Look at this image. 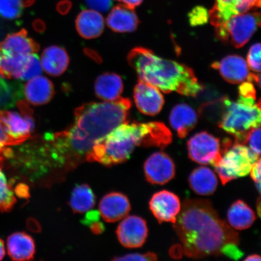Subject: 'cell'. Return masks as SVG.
I'll list each match as a JSON object with an SVG mask.
<instances>
[{
  "label": "cell",
  "instance_id": "cell-39",
  "mask_svg": "<svg viewBox=\"0 0 261 261\" xmlns=\"http://www.w3.org/2000/svg\"><path fill=\"white\" fill-rule=\"evenodd\" d=\"M239 95L256 99V90L252 82H243L239 87Z\"/></svg>",
  "mask_w": 261,
  "mask_h": 261
},
{
  "label": "cell",
  "instance_id": "cell-35",
  "mask_svg": "<svg viewBox=\"0 0 261 261\" xmlns=\"http://www.w3.org/2000/svg\"><path fill=\"white\" fill-rule=\"evenodd\" d=\"M100 214L96 211H91L87 214L83 220V223L89 226L92 232L95 234L102 233L105 229L103 224L99 221Z\"/></svg>",
  "mask_w": 261,
  "mask_h": 261
},
{
  "label": "cell",
  "instance_id": "cell-1",
  "mask_svg": "<svg viewBox=\"0 0 261 261\" xmlns=\"http://www.w3.org/2000/svg\"><path fill=\"white\" fill-rule=\"evenodd\" d=\"M132 102L119 97L113 101L89 103L75 111L72 125L45 136L51 158L60 167L73 169L86 161L93 146L113 130L128 122Z\"/></svg>",
  "mask_w": 261,
  "mask_h": 261
},
{
  "label": "cell",
  "instance_id": "cell-46",
  "mask_svg": "<svg viewBox=\"0 0 261 261\" xmlns=\"http://www.w3.org/2000/svg\"><path fill=\"white\" fill-rule=\"evenodd\" d=\"M5 255L4 241L0 238V260L3 259Z\"/></svg>",
  "mask_w": 261,
  "mask_h": 261
},
{
  "label": "cell",
  "instance_id": "cell-25",
  "mask_svg": "<svg viewBox=\"0 0 261 261\" xmlns=\"http://www.w3.org/2000/svg\"><path fill=\"white\" fill-rule=\"evenodd\" d=\"M96 96L105 101H113L120 97L123 86L121 77L115 73H104L97 78Z\"/></svg>",
  "mask_w": 261,
  "mask_h": 261
},
{
  "label": "cell",
  "instance_id": "cell-36",
  "mask_svg": "<svg viewBox=\"0 0 261 261\" xmlns=\"http://www.w3.org/2000/svg\"><path fill=\"white\" fill-rule=\"evenodd\" d=\"M251 151L258 156L260 155V127L251 130L244 142Z\"/></svg>",
  "mask_w": 261,
  "mask_h": 261
},
{
  "label": "cell",
  "instance_id": "cell-34",
  "mask_svg": "<svg viewBox=\"0 0 261 261\" xmlns=\"http://www.w3.org/2000/svg\"><path fill=\"white\" fill-rule=\"evenodd\" d=\"M260 44H254L250 48L247 55L248 66L254 72L260 73Z\"/></svg>",
  "mask_w": 261,
  "mask_h": 261
},
{
  "label": "cell",
  "instance_id": "cell-16",
  "mask_svg": "<svg viewBox=\"0 0 261 261\" xmlns=\"http://www.w3.org/2000/svg\"><path fill=\"white\" fill-rule=\"evenodd\" d=\"M221 76L231 84L243 83L248 80L250 72L247 62L238 55H229L212 65Z\"/></svg>",
  "mask_w": 261,
  "mask_h": 261
},
{
  "label": "cell",
  "instance_id": "cell-5",
  "mask_svg": "<svg viewBox=\"0 0 261 261\" xmlns=\"http://www.w3.org/2000/svg\"><path fill=\"white\" fill-rule=\"evenodd\" d=\"M239 95L237 101L222 99L223 110L218 125L234 136L236 142L244 144L252 129L260 126V100Z\"/></svg>",
  "mask_w": 261,
  "mask_h": 261
},
{
  "label": "cell",
  "instance_id": "cell-49",
  "mask_svg": "<svg viewBox=\"0 0 261 261\" xmlns=\"http://www.w3.org/2000/svg\"><path fill=\"white\" fill-rule=\"evenodd\" d=\"M257 210H258V212H258L259 216H260V201L259 198L258 199V200H257Z\"/></svg>",
  "mask_w": 261,
  "mask_h": 261
},
{
  "label": "cell",
  "instance_id": "cell-43",
  "mask_svg": "<svg viewBox=\"0 0 261 261\" xmlns=\"http://www.w3.org/2000/svg\"><path fill=\"white\" fill-rule=\"evenodd\" d=\"M15 193L19 197L28 198L29 196V188L24 184H19L15 189Z\"/></svg>",
  "mask_w": 261,
  "mask_h": 261
},
{
  "label": "cell",
  "instance_id": "cell-48",
  "mask_svg": "<svg viewBox=\"0 0 261 261\" xmlns=\"http://www.w3.org/2000/svg\"><path fill=\"white\" fill-rule=\"evenodd\" d=\"M35 2V0H22V4H23L24 8L32 6Z\"/></svg>",
  "mask_w": 261,
  "mask_h": 261
},
{
  "label": "cell",
  "instance_id": "cell-17",
  "mask_svg": "<svg viewBox=\"0 0 261 261\" xmlns=\"http://www.w3.org/2000/svg\"><path fill=\"white\" fill-rule=\"evenodd\" d=\"M130 210L128 197L119 192L104 196L99 204L100 214L108 223H114L125 218Z\"/></svg>",
  "mask_w": 261,
  "mask_h": 261
},
{
  "label": "cell",
  "instance_id": "cell-3",
  "mask_svg": "<svg viewBox=\"0 0 261 261\" xmlns=\"http://www.w3.org/2000/svg\"><path fill=\"white\" fill-rule=\"evenodd\" d=\"M128 61L140 81L151 84L165 93L176 91L186 96H196L203 90L192 68L159 57L148 48L133 49Z\"/></svg>",
  "mask_w": 261,
  "mask_h": 261
},
{
  "label": "cell",
  "instance_id": "cell-10",
  "mask_svg": "<svg viewBox=\"0 0 261 261\" xmlns=\"http://www.w3.org/2000/svg\"><path fill=\"white\" fill-rule=\"evenodd\" d=\"M0 123L12 145L21 144L30 138L35 128L33 113L0 110Z\"/></svg>",
  "mask_w": 261,
  "mask_h": 261
},
{
  "label": "cell",
  "instance_id": "cell-18",
  "mask_svg": "<svg viewBox=\"0 0 261 261\" xmlns=\"http://www.w3.org/2000/svg\"><path fill=\"white\" fill-rule=\"evenodd\" d=\"M139 24V18L134 9L123 4L115 6L107 18V25L118 33L135 31Z\"/></svg>",
  "mask_w": 261,
  "mask_h": 261
},
{
  "label": "cell",
  "instance_id": "cell-38",
  "mask_svg": "<svg viewBox=\"0 0 261 261\" xmlns=\"http://www.w3.org/2000/svg\"><path fill=\"white\" fill-rule=\"evenodd\" d=\"M87 5L97 12H106L112 7L113 0H85Z\"/></svg>",
  "mask_w": 261,
  "mask_h": 261
},
{
  "label": "cell",
  "instance_id": "cell-21",
  "mask_svg": "<svg viewBox=\"0 0 261 261\" xmlns=\"http://www.w3.org/2000/svg\"><path fill=\"white\" fill-rule=\"evenodd\" d=\"M8 254L14 260H29L34 259L35 253L34 240L24 232H16L7 240Z\"/></svg>",
  "mask_w": 261,
  "mask_h": 261
},
{
  "label": "cell",
  "instance_id": "cell-42",
  "mask_svg": "<svg viewBox=\"0 0 261 261\" xmlns=\"http://www.w3.org/2000/svg\"><path fill=\"white\" fill-rule=\"evenodd\" d=\"M71 3L68 0H63L58 3L57 10L62 15L67 14L71 8Z\"/></svg>",
  "mask_w": 261,
  "mask_h": 261
},
{
  "label": "cell",
  "instance_id": "cell-28",
  "mask_svg": "<svg viewBox=\"0 0 261 261\" xmlns=\"http://www.w3.org/2000/svg\"><path fill=\"white\" fill-rule=\"evenodd\" d=\"M95 204V196L89 185H77L73 189L69 205L74 213L83 214L89 211Z\"/></svg>",
  "mask_w": 261,
  "mask_h": 261
},
{
  "label": "cell",
  "instance_id": "cell-4",
  "mask_svg": "<svg viewBox=\"0 0 261 261\" xmlns=\"http://www.w3.org/2000/svg\"><path fill=\"white\" fill-rule=\"evenodd\" d=\"M147 123H123L99 140L88 154L86 161L106 166L128 161L136 146H141Z\"/></svg>",
  "mask_w": 261,
  "mask_h": 261
},
{
  "label": "cell",
  "instance_id": "cell-33",
  "mask_svg": "<svg viewBox=\"0 0 261 261\" xmlns=\"http://www.w3.org/2000/svg\"><path fill=\"white\" fill-rule=\"evenodd\" d=\"M189 23L192 26H197L206 24L210 19L207 10L203 6H197L189 14Z\"/></svg>",
  "mask_w": 261,
  "mask_h": 261
},
{
  "label": "cell",
  "instance_id": "cell-6",
  "mask_svg": "<svg viewBox=\"0 0 261 261\" xmlns=\"http://www.w3.org/2000/svg\"><path fill=\"white\" fill-rule=\"evenodd\" d=\"M40 46L25 29L9 35L0 42V77L19 80L29 57Z\"/></svg>",
  "mask_w": 261,
  "mask_h": 261
},
{
  "label": "cell",
  "instance_id": "cell-15",
  "mask_svg": "<svg viewBox=\"0 0 261 261\" xmlns=\"http://www.w3.org/2000/svg\"><path fill=\"white\" fill-rule=\"evenodd\" d=\"M134 98L140 112L148 116H155L160 113L165 102L158 88L141 81L135 87Z\"/></svg>",
  "mask_w": 261,
  "mask_h": 261
},
{
  "label": "cell",
  "instance_id": "cell-31",
  "mask_svg": "<svg viewBox=\"0 0 261 261\" xmlns=\"http://www.w3.org/2000/svg\"><path fill=\"white\" fill-rule=\"evenodd\" d=\"M24 8L22 0H0V16L10 20L17 19Z\"/></svg>",
  "mask_w": 261,
  "mask_h": 261
},
{
  "label": "cell",
  "instance_id": "cell-13",
  "mask_svg": "<svg viewBox=\"0 0 261 261\" xmlns=\"http://www.w3.org/2000/svg\"><path fill=\"white\" fill-rule=\"evenodd\" d=\"M143 169L146 180L152 185H165L175 175L174 162L163 152H156L149 156Z\"/></svg>",
  "mask_w": 261,
  "mask_h": 261
},
{
  "label": "cell",
  "instance_id": "cell-29",
  "mask_svg": "<svg viewBox=\"0 0 261 261\" xmlns=\"http://www.w3.org/2000/svg\"><path fill=\"white\" fill-rule=\"evenodd\" d=\"M0 148V211L9 212L14 207L16 200L12 191V184L8 182L3 172V160L2 149Z\"/></svg>",
  "mask_w": 261,
  "mask_h": 261
},
{
  "label": "cell",
  "instance_id": "cell-2",
  "mask_svg": "<svg viewBox=\"0 0 261 261\" xmlns=\"http://www.w3.org/2000/svg\"><path fill=\"white\" fill-rule=\"evenodd\" d=\"M173 227L190 258L223 254L238 260L243 256L238 248L239 234L221 219L210 201L185 200Z\"/></svg>",
  "mask_w": 261,
  "mask_h": 261
},
{
  "label": "cell",
  "instance_id": "cell-27",
  "mask_svg": "<svg viewBox=\"0 0 261 261\" xmlns=\"http://www.w3.org/2000/svg\"><path fill=\"white\" fill-rule=\"evenodd\" d=\"M172 141V135L164 123L159 122L148 123V129L143 140L141 146L156 147L164 149Z\"/></svg>",
  "mask_w": 261,
  "mask_h": 261
},
{
  "label": "cell",
  "instance_id": "cell-32",
  "mask_svg": "<svg viewBox=\"0 0 261 261\" xmlns=\"http://www.w3.org/2000/svg\"><path fill=\"white\" fill-rule=\"evenodd\" d=\"M42 73V66L38 57L35 54L29 57L25 65L20 79L22 81H29L40 76Z\"/></svg>",
  "mask_w": 261,
  "mask_h": 261
},
{
  "label": "cell",
  "instance_id": "cell-8",
  "mask_svg": "<svg viewBox=\"0 0 261 261\" xmlns=\"http://www.w3.org/2000/svg\"><path fill=\"white\" fill-rule=\"evenodd\" d=\"M260 24V12L244 13L232 16L215 28V32L220 40L230 42L234 47L239 48L250 40Z\"/></svg>",
  "mask_w": 261,
  "mask_h": 261
},
{
  "label": "cell",
  "instance_id": "cell-14",
  "mask_svg": "<svg viewBox=\"0 0 261 261\" xmlns=\"http://www.w3.org/2000/svg\"><path fill=\"white\" fill-rule=\"evenodd\" d=\"M149 208L160 224L163 222L174 224L181 205L177 195L165 190L156 192L152 196Z\"/></svg>",
  "mask_w": 261,
  "mask_h": 261
},
{
  "label": "cell",
  "instance_id": "cell-11",
  "mask_svg": "<svg viewBox=\"0 0 261 261\" xmlns=\"http://www.w3.org/2000/svg\"><path fill=\"white\" fill-rule=\"evenodd\" d=\"M260 0H216L208 16L211 24L218 27L233 16L260 8Z\"/></svg>",
  "mask_w": 261,
  "mask_h": 261
},
{
  "label": "cell",
  "instance_id": "cell-22",
  "mask_svg": "<svg viewBox=\"0 0 261 261\" xmlns=\"http://www.w3.org/2000/svg\"><path fill=\"white\" fill-rule=\"evenodd\" d=\"M77 31L85 39L96 38L102 34L104 20L100 13L93 10H85L76 19Z\"/></svg>",
  "mask_w": 261,
  "mask_h": 261
},
{
  "label": "cell",
  "instance_id": "cell-30",
  "mask_svg": "<svg viewBox=\"0 0 261 261\" xmlns=\"http://www.w3.org/2000/svg\"><path fill=\"white\" fill-rule=\"evenodd\" d=\"M20 85L9 83L0 79V109H8L20 100L22 93Z\"/></svg>",
  "mask_w": 261,
  "mask_h": 261
},
{
  "label": "cell",
  "instance_id": "cell-24",
  "mask_svg": "<svg viewBox=\"0 0 261 261\" xmlns=\"http://www.w3.org/2000/svg\"><path fill=\"white\" fill-rule=\"evenodd\" d=\"M218 184L215 172L205 166L196 168L189 177V187L195 194L200 195L213 194L217 190Z\"/></svg>",
  "mask_w": 261,
  "mask_h": 261
},
{
  "label": "cell",
  "instance_id": "cell-26",
  "mask_svg": "<svg viewBox=\"0 0 261 261\" xmlns=\"http://www.w3.org/2000/svg\"><path fill=\"white\" fill-rule=\"evenodd\" d=\"M256 218L254 211L242 200L234 202L227 212L228 223L231 227L238 230L250 228Z\"/></svg>",
  "mask_w": 261,
  "mask_h": 261
},
{
  "label": "cell",
  "instance_id": "cell-20",
  "mask_svg": "<svg viewBox=\"0 0 261 261\" xmlns=\"http://www.w3.org/2000/svg\"><path fill=\"white\" fill-rule=\"evenodd\" d=\"M24 95L28 102L38 106L50 102L55 90L51 82L44 76H37L29 80L25 85Z\"/></svg>",
  "mask_w": 261,
  "mask_h": 261
},
{
  "label": "cell",
  "instance_id": "cell-44",
  "mask_svg": "<svg viewBox=\"0 0 261 261\" xmlns=\"http://www.w3.org/2000/svg\"><path fill=\"white\" fill-rule=\"evenodd\" d=\"M123 5H125L130 8L135 9L137 6H139L143 2V0H117Z\"/></svg>",
  "mask_w": 261,
  "mask_h": 261
},
{
  "label": "cell",
  "instance_id": "cell-47",
  "mask_svg": "<svg viewBox=\"0 0 261 261\" xmlns=\"http://www.w3.org/2000/svg\"><path fill=\"white\" fill-rule=\"evenodd\" d=\"M260 256L258 254H252L246 257L245 261H260Z\"/></svg>",
  "mask_w": 261,
  "mask_h": 261
},
{
  "label": "cell",
  "instance_id": "cell-19",
  "mask_svg": "<svg viewBox=\"0 0 261 261\" xmlns=\"http://www.w3.org/2000/svg\"><path fill=\"white\" fill-rule=\"evenodd\" d=\"M198 121L197 113L187 104L180 103L171 111L169 122L179 138L184 139L193 129Z\"/></svg>",
  "mask_w": 261,
  "mask_h": 261
},
{
  "label": "cell",
  "instance_id": "cell-41",
  "mask_svg": "<svg viewBox=\"0 0 261 261\" xmlns=\"http://www.w3.org/2000/svg\"><path fill=\"white\" fill-rule=\"evenodd\" d=\"M12 145L11 140L6 133L4 128L0 123V148H5L6 146Z\"/></svg>",
  "mask_w": 261,
  "mask_h": 261
},
{
  "label": "cell",
  "instance_id": "cell-40",
  "mask_svg": "<svg viewBox=\"0 0 261 261\" xmlns=\"http://www.w3.org/2000/svg\"><path fill=\"white\" fill-rule=\"evenodd\" d=\"M260 159L254 163L250 170L251 177L252 178L255 184L260 182Z\"/></svg>",
  "mask_w": 261,
  "mask_h": 261
},
{
  "label": "cell",
  "instance_id": "cell-12",
  "mask_svg": "<svg viewBox=\"0 0 261 261\" xmlns=\"http://www.w3.org/2000/svg\"><path fill=\"white\" fill-rule=\"evenodd\" d=\"M117 238L123 247L129 249L141 247L148 237V228L142 218L132 215L126 217L117 227Z\"/></svg>",
  "mask_w": 261,
  "mask_h": 261
},
{
  "label": "cell",
  "instance_id": "cell-45",
  "mask_svg": "<svg viewBox=\"0 0 261 261\" xmlns=\"http://www.w3.org/2000/svg\"><path fill=\"white\" fill-rule=\"evenodd\" d=\"M35 30L38 32H41L44 30V22L41 20L35 21L34 24Z\"/></svg>",
  "mask_w": 261,
  "mask_h": 261
},
{
  "label": "cell",
  "instance_id": "cell-9",
  "mask_svg": "<svg viewBox=\"0 0 261 261\" xmlns=\"http://www.w3.org/2000/svg\"><path fill=\"white\" fill-rule=\"evenodd\" d=\"M189 158L200 165L215 166L222 155L220 140L205 132L196 134L187 143Z\"/></svg>",
  "mask_w": 261,
  "mask_h": 261
},
{
  "label": "cell",
  "instance_id": "cell-23",
  "mask_svg": "<svg viewBox=\"0 0 261 261\" xmlns=\"http://www.w3.org/2000/svg\"><path fill=\"white\" fill-rule=\"evenodd\" d=\"M69 58L65 49L58 46H50L42 52L41 64L48 74L53 76H60L66 70Z\"/></svg>",
  "mask_w": 261,
  "mask_h": 261
},
{
  "label": "cell",
  "instance_id": "cell-37",
  "mask_svg": "<svg viewBox=\"0 0 261 261\" xmlns=\"http://www.w3.org/2000/svg\"><path fill=\"white\" fill-rule=\"evenodd\" d=\"M113 260L118 261H154L158 260V255L153 252L145 254L132 253L126 254L122 257H115Z\"/></svg>",
  "mask_w": 261,
  "mask_h": 261
},
{
  "label": "cell",
  "instance_id": "cell-7",
  "mask_svg": "<svg viewBox=\"0 0 261 261\" xmlns=\"http://www.w3.org/2000/svg\"><path fill=\"white\" fill-rule=\"evenodd\" d=\"M222 155L220 161L214 166L222 184L250 174L253 165L259 158L246 145L225 139L222 146Z\"/></svg>",
  "mask_w": 261,
  "mask_h": 261
}]
</instances>
